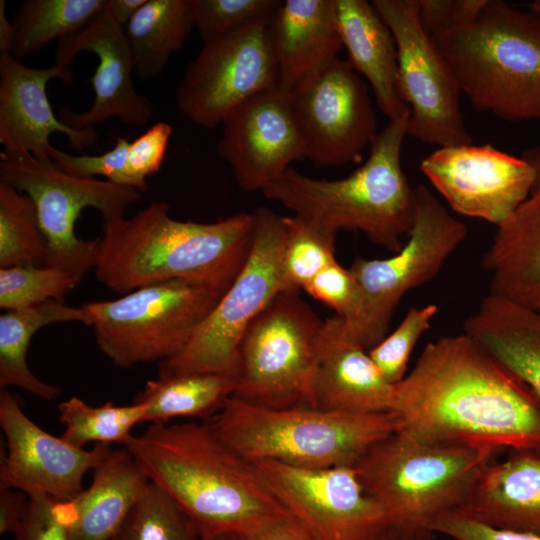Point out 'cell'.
<instances>
[{
	"mask_svg": "<svg viewBox=\"0 0 540 540\" xmlns=\"http://www.w3.org/2000/svg\"><path fill=\"white\" fill-rule=\"evenodd\" d=\"M528 9L540 15V0H534L529 3Z\"/></svg>",
	"mask_w": 540,
	"mask_h": 540,
	"instance_id": "obj_52",
	"label": "cell"
},
{
	"mask_svg": "<svg viewBox=\"0 0 540 540\" xmlns=\"http://www.w3.org/2000/svg\"><path fill=\"white\" fill-rule=\"evenodd\" d=\"M193 28L190 0H146L124 28L136 78L160 77Z\"/></svg>",
	"mask_w": 540,
	"mask_h": 540,
	"instance_id": "obj_30",
	"label": "cell"
},
{
	"mask_svg": "<svg viewBox=\"0 0 540 540\" xmlns=\"http://www.w3.org/2000/svg\"><path fill=\"white\" fill-rule=\"evenodd\" d=\"M486 0H419V19L430 36L473 21Z\"/></svg>",
	"mask_w": 540,
	"mask_h": 540,
	"instance_id": "obj_45",
	"label": "cell"
},
{
	"mask_svg": "<svg viewBox=\"0 0 540 540\" xmlns=\"http://www.w3.org/2000/svg\"><path fill=\"white\" fill-rule=\"evenodd\" d=\"M303 290L332 308L344 320L346 329L358 320L362 307L359 286L349 268L337 261L318 273Z\"/></svg>",
	"mask_w": 540,
	"mask_h": 540,
	"instance_id": "obj_40",
	"label": "cell"
},
{
	"mask_svg": "<svg viewBox=\"0 0 540 540\" xmlns=\"http://www.w3.org/2000/svg\"><path fill=\"white\" fill-rule=\"evenodd\" d=\"M207 421L226 445L249 462L308 469L354 466L372 446L397 431L389 412L266 407L235 396Z\"/></svg>",
	"mask_w": 540,
	"mask_h": 540,
	"instance_id": "obj_6",
	"label": "cell"
},
{
	"mask_svg": "<svg viewBox=\"0 0 540 540\" xmlns=\"http://www.w3.org/2000/svg\"><path fill=\"white\" fill-rule=\"evenodd\" d=\"M0 182L28 195L48 243L45 266L66 271L79 282L95 269L99 240H83L75 224L85 208H95L104 221L124 217L141 200V192L108 180L77 177L59 170L51 161L35 157H1Z\"/></svg>",
	"mask_w": 540,
	"mask_h": 540,
	"instance_id": "obj_12",
	"label": "cell"
},
{
	"mask_svg": "<svg viewBox=\"0 0 540 540\" xmlns=\"http://www.w3.org/2000/svg\"><path fill=\"white\" fill-rule=\"evenodd\" d=\"M508 451L457 511L494 528L540 534V447Z\"/></svg>",
	"mask_w": 540,
	"mask_h": 540,
	"instance_id": "obj_25",
	"label": "cell"
},
{
	"mask_svg": "<svg viewBox=\"0 0 540 540\" xmlns=\"http://www.w3.org/2000/svg\"><path fill=\"white\" fill-rule=\"evenodd\" d=\"M146 0H104L103 10L121 27L125 28Z\"/></svg>",
	"mask_w": 540,
	"mask_h": 540,
	"instance_id": "obj_48",
	"label": "cell"
},
{
	"mask_svg": "<svg viewBox=\"0 0 540 540\" xmlns=\"http://www.w3.org/2000/svg\"><path fill=\"white\" fill-rule=\"evenodd\" d=\"M124 447L187 515L201 540L244 533L290 514L254 464L226 445L207 420L149 424Z\"/></svg>",
	"mask_w": 540,
	"mask_h": 540,
	"instance_id": "obj_2",
	"label": "cell"
},
{
	"mask_svg": "<svg viewBox=\"0 0 540 540\" xmlns=\"http://www.w3.org/2000/svg\"><path fill=\"white\" fill-rule=\"evenodd\" d=\"M0 426L7 453L0 465V488L43 494L56 501L73 500L83 491L82 481L111 449L96 444L78 448L34 423L16 397L6 389L0 392Z\"/></svg>",
	"mask_w": 540,
	"mask_h": 540,
	"instance_id": "obj_18",
	"label": "cell"
},
{
	"mask_svg": "<svg viewBox=\"0 0 540 540\" xmlns=\"http://www.w3.org/2000/svg\"><path fill=\"white\" fill-rule=\"evenodd\" d=\"M268 23L203 44L187 65L176 89V103L193 124L215 128L243 103L278 88Z\"/></svg>",
	"mask_w": 540,
	"mask_h": 540,
	"instance_id": "obj_16",
	"label": "cell"
},
{
	"mask_svg": "<svg viewBox=\"0 0 540 540\" xmlns=\"http://www.w3.org/2000/svg\"><path fill=\"white\" fill-rule=\"evenodd\" d=\"M30 505V497L19 490L0 488V533H16Z\"/></svg>",
	"mask_w": 540,
	"mask_h": 540,
	"instance_id": "obj_47",
	"label": "cell"
},
{
	"mask_svg": "<svg viewBox=\"0 0 540 540\" xmlns=\"http://www.w3.org/2000/svg\"><path fill=\"white\" fill-rule=\"evenodd\" d=\"M522 157L534 170L527 198L497 227L482 256L490 277V294L540 313V145Z\"/></svg>",
	"mask_w": 540,
	"mask_h": 540,
	"instance_id": "obj_23",
	"label": "cell"
},
{
	"mask_svg": "<svg viewBox=\"0 0 540 540\" xmlns=\"http://www.w3.org/2000/svg\"><path fill=\"white\" fill-rule=\"evenodd\" d=\"M221 125L219 157L228 163L245 192L262 191L293 161L304 158L288 93L278 88L243 103Z\"/></svg>",
	"mask_w": 540,
	"mask_h": 540,
	"instance_id": "obj_19",
	"label": "cell"
},
{
	"mask_svg": "<svg viewBox=\"0 0 540 540\" xmlns=\"http://www.w3.org/2000/svg\"><path fill=\"white\" fill-rule=\"evenodd\" d=\"M501 452L426 443L395 432L372 446L354 467L392 525L428 530L437 516L466 502Z\"/></svg>",
	"mask_w": 540,
	"mask_h": 540,
	"instance_id": "obj_7",
	"label": "cell"
},
{
	"mask_svg": "<svg viewBox=\"0 0 540 540\" xmlns=\"http://www.w3.org/2000/svg\"><path fill=\"white\" fill-rule=\"evenodd\" d=\"M253 216L252 246L243 268L186 346L159 363L158 375L211 373L238 378L239 350L248 326L283 291V217L266 207L257 208Z\"/></svg>",
	"mask_w": 540,
	"mask_h": 540,
	"instance_id": "obj_9",
	"label": "cell"
},
{
	"mask_svg": "<svg viewBox=\"0 0 540 540\" xmlns=\"http://www.w3.org/2000/svg\"><path fill=\"white\" fill-rule=\"evenodd\" d=\"M394 387L368 351L348 335L341 317L335 314L323 322L313 408L347 414L386 413Z\"/></svg>",
	"mask_w": 540,
	"mask_h": 540,
	"instance_id": "obj_22",
	"label": "cell"
},
{
	"mask_svg": "<svg viewBox=\"0 0 540 540\" xmlns=\"http://www.w3.org/2000/svg\"><path fill=\"white\" fill-rule=\"evenodd\" d=\"M81 52H91L98 58L91 78L95 98L85 112L61 108L60 121L76 130L94 127L113 117L127 125L147 124L153 106L133 85V62L124 28L102 10L82 30L58 41L55 64L70 67Z\"/></svg>",
	"mask_w": 540,
	"mask_h": 540,
	"instance_id": "obj_21",
	"label": "cell"
},
{
	"mask_svg": "<svg viewBox=\"0 0 540 540\" xmlns=\"http://www.w3.org/2000/svg\"><path fill=\"white\" fill-rule=\"evenodd\" d=\"M304 158L317 167L359 163L376 138L369 85L347 59H333L288 93Z\"/></svg>",
	"mask_w": 540,
	"mask_h": 540,
	"instance_id": "obj_14",
	"label": "cell"
},
{
	"mask_svg": "<svg viewBox=\"0 0 540 540\" xmlns=\"http://www.w3.org/2000/svg\"><path fill=\"white\" fill-rule=\"evenodd\" d=\"M104 0H26L14 16L15 38L10 55L18 60L53 40H63L91 22Z\"/></svg>",
	"mask_w": 540,
	"mask_h": 540,
	"instance_id": "obj_32",
	"label": "cell"
},
{
	"mask_svg": "<svg viewBox=\"0 0 540 540\" xmlns=\"http://www.w3.org/2000/svg\"><path fill=\"white\" fill-rule=\"evenodd\" d=\"M149 482L124 446L111 448L94 468L89 488L60 501L69 540H109Z\"/></svg>",
	"mask_w": 540,
	"mask_h": 540,
	"instance_id": "obj_26",
	"label": "cell"
},
{
	"mask_svg": "<svg viewBox=\"0 0 540 540\" xmlns=\"http://www.w3.org/2000/svg\"><path fill=\"white\" fill-rule=\"evenodd\" d=\"M253 464L281 505L316 540H378L392 526L386 509L364 489L354 466Z\"/></svg>",
	"mask_w": 540,
	"mask_h": 540,
	"instance_id": "obj_15",
	"label": "cell"
},
{
	"mask_svg": "<svg viewBox=\"0 0 540 540\" xmlns=\"http://www.w3.org/2000/svg\"><path fill=\"white\" fill-rule=\"evenodd\" d=\"M62 322H80L86 326L91 320L82 307L62 301H48L33 307L5 311L0 316V387H18L33 396L54 401L61 390L39 379L29 368L27 353L32 337L41 328Z\"/></svg>",
	"mask_w": 540,
	"mask_h": 540,
	"instance_id": "obj_29",
	"label": "cell"
},
{
	"mask_svg": "<svg viewBox=\"0 0 540 540\" xmlns=\"http://www.w3.org/2000/svg\"><path fill=\"white\" fill-rule=\"evenodd\" d=\"M428 530L453 540H540V534L494 528L457 510L437 516L428 525Z\"/></svg>",
	"mask_w": 540,
	"mask_h": 540,
	"instance_id": "obj_44",
	"label": "cell"
},
{
	"mask_svg": "<svg viewBox=\"0 0 540 540\" xmlns=\"http://www.w3.org/2000/svg\"><path fill=\"white\" fill-rule=\"evenodd\" d=\"M47 252L32 199L0 182V268L45 265Z\"/></svg>",
	"mask_w": 540,
	"mask_h": 540,
	"instance_id": "obj_34",
	"label": "cell"
},
{
	"mask_svg": "<svg viewBox=\"0 0 540 540\" xmlns=\"http://www.w3.org/2000/svg\"><path fill=\"white\" fill-rule=\"evenodd\" d=\"M237 379L211 373L158 375L148 380L134 402L145 422L167 424L175 418L209 420L236 389Z\"/></svg>",
	"mask_w": 540,
	"mask_h": 540,
	"instance_id": "obj_31",
	"label": "cell"
},
{
	"mask_svg": "<svg viewBox=\"0 0 540 540\" xmlns=\"http://www.w3.org/2000/svg\"><path fill=\"white\" fill-rule=\"evenodd\" d=\"M129 145L127 138L118 137L113 148L100 155H70L53 146L49 156L59 170L68 174L83 178L103 176L114 184L135 189L126 168Z\"/></svg>",
	"mask_w": 540,
	"mask_h": 540,
	"instance_id": "obj_41",
	"label": "cell"
},
{
	"mask_svg": "<svg viewBox=\"0 0 540 540\" xmlns=\"http://www.w3.org/2000/svg\"><path fill=\"white\" fill-rule=\"evenodd\" d=\"M236 540H316L291 514L269 521L255 529L233 534Z\"/></svg>",
	"mask_w": 540,
	"mask_h": 540,
	"instance_id": "obj_46",
	"label": "cell"
},
{
	"mask_svg": "<svg viewBox=\"0 0 540 540\" xmlns=\"http://www.w3.org/2000/svg\"><path fill=\"white\" fill-rule=\"evenodd\" d=\"M58 409L59 420L65 427L61 437L78 448L90 442L124 446L132 436V429L145 422L144 409L135 402L130 405L107 402L90 406L73 396L61 402Z\"/></svg>",
	"mask_w": 540,
	"mask_h": 540,
	"instance_id": "obj_33",
	"label": "cell"
},
{
	"mask_svg": "<svg viewBox=\"0 0 540 540\" xmlns=\"http://www.w3.org/2000/svg\"><path fill=\"white\" fill-rule=\"evenodd\" d=\"M203 540H236L233 534H222Z\"/></svg>",
	"mask_w": 540,
	"mask_h": 540,
	"instance_id": "obj_51",
	"label": "cell"
},
{
	"mask_svg": "<svg viewBox=\"0 0 540 540\" xmlns=\"http://www.w3.org/2000/svg\"><path fill=\"white\" fill-rule=\"evenodd\" d=\"M194 27L207 44L247 27L268 23L279 0H190Z\"/></svg>",
	"mask_w": 540,
	"mask_h": 540,
	"instance_id": "obj_38",
	"label": "cell"
},
{
	"mask_svg": "<svg viewBox=\"0 0 540 540\" xmlns=\"http://www.w3.org/2000/svg\"><path fill=\"white\" fill-rule=\"evenodd\" d=\"M437 312L433 303L410 308L396 329L368 351L389 383L396 385L405 377L411 352Z\"/></svg>",
	"mask_w": 540,
	"mask_h": 540,
	"instance_id": "obj_39",
	"label": "cell"
},
{
	"mask_svg": "<svg viewBox=\"0 0 540 540\" xmlns=\"http://www.w3.org/2000/svg\"><path fill=\"white\" fill-rule=\"evenodd\" d=\"M420 169L453 211L496 227L527 198L534 182L526 159L489 144L440 147Z\"/></svg>",
	"mask_w": 540,
	"mask_h": 540,
	"instance_id": "obj_17",
	"label": "cell"
},
{
	"mask_svg": "<svg viewBox=\"0 0 540 540\" xmlns=\"http://www.w3.org/2000/svg\"><path fill=\"white\" fill-rule=\"evenodd\" d=\"M15 38V27L6 14V1H0V53L10 54Z\"/></svg>",
	"mask_w": 540,
	"mask_h": 540,
	"instance_id": "obj_50",
	"label": "cell"
},
{
	"mask_svg": "<svg viewBox=\"0 0 540 540\" xmlns=\"http://www.w3.org/2000/svg\"><path fill=\"white\" fill-rule=\"evenodd\" d=\"M414 220L402 248L384 259L357 258L349 267L362 298L358 320L348 335L369 351L387 335L402 297L433 279L467 235L464 223L454 218L422 184L413 188Z\"/></svg>",
	"mask_w": 540,
	"mask_h": 540,
	"instance_id": "obj_11",
	"label": "cell"
},
{
	"mask_svg": "<svg viewBox=\"0 0 540 540\" xmlns=\"http://www.w3.org/2000/svg\"><path fill=\"white\" fill-rule=\"evenodd\" d=\"M432 532L392 525L378 540H431Z\"/></svg>",
	"mask_w": 540,
	"mask_h": 540,
	"instance_id": "obj_49",
	"label": "cell"
},
{
	"mask_svg": "<svg viewBox=\"0 0 540 540\" xmlns=\"http://www.w3.org/2000/svg\"><path fill=\"white\" fill-rule=\"evenodd\" d=\"M337 20L347 61L371 87L389 121L409 119L410 109L398 88V59L394 37L372 3L335 0Z\"/></svg>",
	"mask_w": 540,
	"mask_h": 540,
	"instance_id": "obj_27",
	"label": "cell"
},
{
	"mask_svg": "<svg viewBox=\"0 0 540 540\" xmlns=\"http://www.w3.org/2000/svg\"><path fill=\"white\" fill-rule=\"evenodd\" d=\"M285 240L281 260L283 291L303 289L318 273L336 261L337 232L308 218L283 217Z\"/></svg>",
	"mask_w": 540,
	"mask_h": 540,
	"instance_id": "obj_35",
	"label": "cell"
},
{
	"mask_svg": "<svg viewBox=\"0 0 540 540\" xmlns=\"http://www.w3.org/2000/svg\"><path fill=\"white\" fill-rule=\"evenodd\" d=\"M171 135L172 127L169 123L157 122L130 142L126 168L139 192H147V177L161 168Z\"/></svg>",
	"mask_w": 540,
	"mask_h": 540,
	"instance_id": "obj_42",
	"label": "cell"
},
{
	"mask_svg": "<svg viewBox=\"0 0 540 540\" xmlns=\"http://www.w3.org/2000/svg\"><path fill=\"white\" fill-rule=\"evenodd\" d=\"M78 283L66 271L51 266L0 268V308L11 311L62 301Z\"/></svg>",
	"mask_w": 540,
	"mask_h": 540,
	"instance_id": "obj_37",
	"label": "cell"
},
{
	"mask_svg": "<svg viewBox=\"0 0 540 540\" xmlns=\"http://www.w3.org/2000/svg\"><path fill=\"white\" fill-rule=\"evenodd\" d=\"M109 540L201 539L175 501L150 481Z\"/></svg>",
	"mask_w": 540,
	"mask_h": 540,
	"instance_id": "obj_36",
	"label": "cell"
},
{
	"mask_svg": "<svg viewBox=\"0 0 540 540\" xmlns=\"http://www.w3.org/2000/svg\"><path fill=\"white\" fill-rule=\"evenodd\" d=\"M16 540H69L60 501L46 495L30 497L27 515L15 533Z\"/></svg>",
	"mask_w": 540,
	"mask_h": 540,
	"instance_id": "obj_43",
	"label": "cell"
},
{
	"mask_svg": "<svg viewBox=\"0 0 540 540\" xmlns=\"http://www.w3.org/2000/svg\"><path fill=\"white\" fill-rule=\"evenodd\" d=\"M407 123L389 121L372 142L367 160L345 178L317 179L290 167L261 192L295 215L335 232L360 231L396 253L414 220V192L401 166Z\"/></svg>",
	"mask_w": 540,
	"mask_h": 540,
	"instance_id": "obj_4",
	"label": "cell"
},
{
	"mask_svg": "<svg viewBox=\"0 0 540 540\" xmlns=\"http://www.w3.org/2000/svg\"><path fill=\"white\" fill-rule=\"evenodd\" d=\"M169 209L168 203L156 201L130 218L103 221L97 280L122 294L167 280L224 294L249 255L253 212L199 223L175 219Z\"/></svg>",
	"mask_w": 540,
	"mask_h": 540,
	"instance_id": "obj_3",
	"label": "cell"
},
{
	"mask_svg": "<svg viewBox=\"0 0 540 540\" xmlns=\"http://www.w3.org/2000/svg\"><path fill=\"white\" fill-rule=\"evenodd\" d=\"M431 38L476 110L540 120L539 14L486 0L473 21Z\"/></svg>",
	"mask_w": 540,
	"mask_h": 540,
	"instance_id": "obj_5",
	"label": "cell"
},
{
	"mask_svg": "<svg viewBox=\"0 0 540 540\" xmlns=\"http://www.w3.org/2000/svg\"><path fill=\"white\" fill-rule=\"evenodd\" d=\"M397 431L422 442L492 448L540 447V402L532 390L463 332L429 342L395 385Z\"/></svg>",
	"mask_w": 540,
	"mask_h": 540,
	"instance_id": "obj_1",
	"label": "cell"
},
{
	"mask_svg": "<svg viewBox=\"0 0 540 540\" xmlns=\"http://www.w3.org/2000/svg\"><path fill=\"white\" fill-rule=\"evenodd\" d=\"M464 332L518 376L540 402V313L488 293Z\"/></svg>",
	"mask_w": 540,
	"mask_h": 540,
	"instance_id": "obj_28",
	"label": "cell"
},
{
	"mask_svg": "<svg viewBox=\"0 0 540 540\" xmlns=\"http://www.w3.org/2000/svg\"><path fill=\"white\" fill-rule=\"evenodd\" d=\"M278 89L291 92L343 49L335 0L281 1L267 25Z\"/></svg>",
	"mask_w": 540,
	"mask_h": 540,
	"instance_id": "obj_24",
	"label": "cell"
},
{
	"mask_svg": "<svg viewBox=\"0 0 540 540\" xmlns=\"http://www.w3.org/2000/svg\"><path fill=\"white\" fill-rule=\"evenodd\" d=\"M397 49L398 88L410 109L407 135L440 147L472 144L454 73L419 19V0H374Z\"/></svg>",
	"mask_w": 540,
	"mask_h": 540,
	"instance_id": "obj_13",
	"label": "cell"
},
{
	"mask_svg": "<svg viewBox=\"0 0 540 540\" xmlns=\"http://www.w3.org/2000/svg\"><path fill=\"white\" fill-rule=\"evenodd\" d=\"M53 79L71 84V67L54 64L30 67L7 53H0V143L1 157H35L51 161L50 135L64 134L76 150L94 146L98 134L94 127L76 130L63 124L49 102L46 87Z\"/></svg>",
	"mask_w": 540,
	"mask_h": 540,
	"instance_id": "obj_20",
	"label": "cell"
},
{
	"mask_svg": "<svg viewBox=\"0 0 540 540\" xmlns=\"http://www.w3.org/2000/svg\"><path fill=\"white\" fill-rule=\"evenodd\" d=\"M323 322L297 291H281L248 326L232 396L266 407H312Z\"/></svg>",
	"mask_w": 540,
	"mask_h": 540,
	"instance_id": "obj_10",
	"label": "cell"
},
{
	"mask_svg": "<svg viewBox=\"0 0 540 540\" xmlns=\"http://www.w3.org/2000/svg\"><path fill=\"white\" fill-rule=\"evenodd\" d=\"M222 295L202 285L167 280L81 307L99 350L115 366L131 368L177 355Z\"/></svg>",
	"mask_w": 540,
	"mask_h": 540,
	"instance_id": "obj_8",
	"label": "cell"
}]
</instances>
